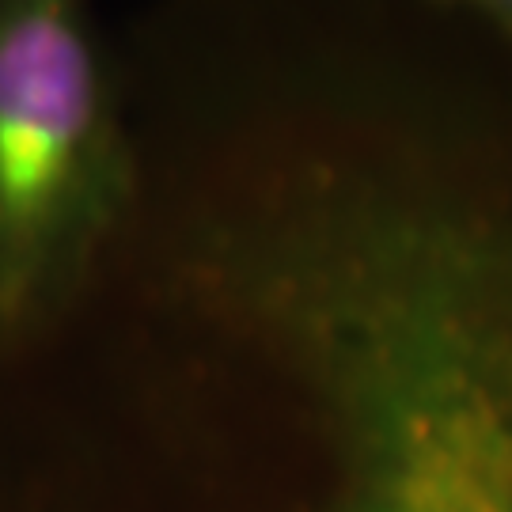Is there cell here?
Segmentation results:
<instances>
[{
    "instance_id": "cell-1",
    "label": "cell",
    "mask_w": 512,
    "mask_h": 512,
    "mask_svg": "<svg viewBox=\"0 0 512 512\" xmlns=\"http://www.w3.org/2000/svg\"><path fill=\"white\" fill-rule=\"evenodd\" d=\"M315 452L300 512H512V209L308 160L217 239Z\"/></svg>"
},
{
    "instance_id": "cell-2",
    "label": "cell",
    "mask_w": 512,
    "mask_h": 512,
    "mask_svg": "<svg viewBox=\"0 0 512 512\" xmlns=\"http://www.w3.org/2000/svg\"><path fill=\"white\" fill-rule=\"evenodd\" d=\"M129 167L84 0H0V327L88 270Z\"/></svg>"
},
{
    "instance_id": "cell-3",
    "label": "cell",
    "mask_w": 512,
    "mask_h": 512,
    "mask_svg": "<svg viewBox=\"0 0 512 512\" xmlns=\"http://www.w3.org/2000/svg\"><path fill=\"white\" fill-rule=\"evenodd\" d=\"M440 4L482 19L486 27H494L497 35L512 42V0H440Z\"/></svg>"
}]
</instances>
